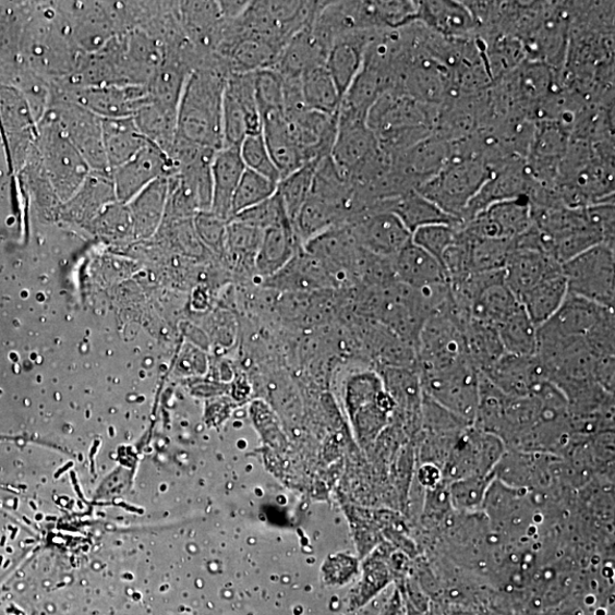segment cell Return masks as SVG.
Masks as SVG:
<instances>
[{"instance_id": "obj_1", "label": "cell", "mask_w": 615, "mask_h": 615, "mask_svg": "<svg viewBox=\"0 0 615 615\" xmlns=\"http://www.w3.org/2000/svg\"><path fill=\"white\" fill-rule=\"evenodd\" d=\"M228 75L215 56L191 72L179 99L174 141L213 150L224 147L222 97Z\"/></svg>"}, {"instance_id": "obj_2", "label": "cell", "mask_w": 615, "mask_h": 615, "mask_svg": "<svg viewBox=\"0 0 615 615\" xmlns=\"http://www.w3.org/2000/svg\"><path fill=\"white\" fill-rule=\"evenodd\" d=\"M27 45L32 72L50 85L67 82L84 57L73 45L55 3L39 7Z\"/></svg>"}, {"instance_id": "obj_3", "label": "cell", "mask_w": 615, "mask_h": 615, "mask_svg": "<svg viewBox=\"0 0 615 615\" xmlns=\"http://www.w3.org/2000/svg\"><path fill=\"white\" fill-rule=\"evenodd\" d=\"M35 148L40 166L62 203L79 191L93 172L58 120L48 111L38 122Z\"/></svg>"}, {"instance_id": "obj_4", "label": "cell", "mask_w": 615, "mask_h": 615, "mask_svg": "<svg viewBox=\"0 0 615 615\" xmlns=\"http://www.w3.org/2000/svg\"><path fill=\"white\" fill-rule=\"evenodd\" d=\"M492 169L475 157H450L447 165L417 191L461 222L469 204L489 181Z\"/></svg>"}, {"instance_id": "obj_5", "label": "cell", "mask_w": 615, "mask_h": 615, "mask_svg": "<svg viewBox=\"0 0 615 615\" xmlns=\"http://www.w3.org/2000/svg\"><path fill=\"white\" fill-rule=\"evenodd\" d=\"M423 395L473 425L480 396V371L471 358L451 367L419 372Z\"/></svg>"}, {"instance_id": "obj_6", "label": "cell", "mask_w": 615, "mask_h": 615, "mask_svg": "<svg viewBox=\"0 0 615 615\" xmlns=\"http://www.w3.org/2000/svg\"><path fill=\"white\" fill-rule=\"evenodd\" d=\"M568 293L595 302L614 311L615 253L614 248L600 244L562 265Z\"/></svg>"}, {"instance_id": "obj_7", "label": "cell", "mask_w": 615, "mask_h": 615, "mask_svg": "<svg viewBox=\"0 0 615 615\" xmlns=\"http://www.w3.org/2000/svg\"><path fill=\"white\" fill-rule=\"evenodd\" d=\"M47 111L58 120L93 172L110 173L102 145L101 119L51 87Z\"/></svg>"}, {"instance_id": "obj_8", "label": "cell", "mask_w": 615, "mask_h": 615, "mask_svg": "<svg viewBox=\"0 0 615 615\" xmlns=\"http://www.w3.org/2000/svg\"><path fill=\"white\" fill-rule=\"evenodd\" d=\"M505 451L496 435L471 425L460 434L443 467L444 482L493 474Z\"/></svg>"}, {"instance_id": "obj_9", "label": "cell", "mask_w": 615, "mask_h": 615, "mask_svg": "<svg viewBox=\"0 0 615 615\" xmlns=\"http://www.w3.org/2000/svg\"><path fill=\"white\" fill-rule=\"evenodd\" d=\"M51 87L100 119L134 118L149 100L146 86Z\"/></svg>"}, {"instance_id": "obj_10", "label": "cell", "mask_w": 615, "mask_h": 615, "mask_svg": "<svg viewBox=\"0 0 615 615\" xmlns=\"http://www.w3.org/2000/svg\"><path fill=\"white\" fill-rule=\"evenodd\" d=\"M55 5L65 22L73 45L83 56L96 53L118 36L102 2H61Z\"/></svg>"}, {"instance_id": "obj_11", "label": "cell", "mask_w": 615, "mask_h": 615, "mask_svg": "<svg viewBox=\"0 0 615 615\" xmlns=\"http://www.w3.org/2000/svg\"><path fill=\"white\" fill-rule=\"evenodd\" d=\"M347 228L359 246L384 260H394L412 241V233L389 212L365 213L350 221Z\"/></svg>"}, {"instance_id": "obj_12", "label": "cell", "mask_w": 615, "mask_h": 615, "mask_svg": "<svg viewBox=\"0 0 615 615\" xmlns=\"http://www.w3.org/2000/svg\"><path fill=\"white\" fill-rule=\"evenodd\" d=\"M489 181L469 204L461 222H467L491 205L529 196L534 181L528 170L526 159L511 156L494 165Z\"/></svg>"}, {"instance_id": "obj_13", "label": "cell", "mask_w": 615, "mask_h": 615, "mask_svg": "<svg viewBox=\"0 0 615 615\" xmlns=\"http://www.w3.org/2000/svg\"><path fill=\"white\" fill-rule=\"evenodd\" d=\"M173 172L168 154L148 142L134 158L110 172L117 201L128 203L149 184Z\"/></svg>"}, {"instance_id": "obj_14", "label": "cell", "mask_w": 615, "mask_h": 615, "mask_svg": "<svg viewBox=\"0 0 615 615\" xmlns=\"http://www.w3.org/2000/svg\"><path fill=\"white\" fill-rule=\"evenodd\" d=\"M461 225L474 238L516 240L532 226L531 204L527 196L498 202Z\"/></svg>"}, {"instance_id": "obj_15", "label": "cell", "mask_w": 615, "mask_h": 615, "mask_svg": "<svg viewBox=\"0 0 615 615\" xmlns=\"http://www.w3.org/2000/svg\"><path fill=\"white\" fill-rule=\"evenodd\" d=\"M611 310L568 293L557 312L538 327V342L584 338Z\"/></svg>"}, {"instance_id": "obj_16", "label": "cell", "mask_w": 615, "mask_h": 615, "mask_svg": "<svg viewBox=\"0 0 615 615\" xmlns=\"http://www.w3.org/2000/svg\"><path fill=\"white\" fill-rule=\"evenodd\" d=\"M508 397H528L550 381L541 359L535 355L504 353L489 370L481 372Z\"/></svg>"}, {"instance_id": "obj_17", "label": "cell", "mask_w": 615, "mask_h": 615, "mask_svg": "<svg viewBox=\"0 0 615 615\" xmlns=\"http://www.w3.org/2000/svg\"><path fill=\"white\" fill-rule=\"evenodd\" d=\"M378 150V142L367 122L338 121V133L330 159L348 182Z\"/></svg>"}, {"instance_id": "obj_18", "label": "cell", "mask_w": 615, "mask_h": 615, "mask_svg": "<svg viewBox=\"0 0 615 615\" xmlns=\"http://www.w3.org/2000/svg\"><path fill=\"white\" fill-rule=\"evenodd\" d=\"M427 31L447 38L477 37L479 24L465 2H418L417 21Z\"/></svg>"}, {"instance_id": "obj_19", "label": "cell", "mask_w": 615, "mask_h": 615, "mask_svg": "<svg viewBox=\"0 0 615 615\" xmlns=\"http://www.w3.org/2000/svg\"><path fill=\"white\" fill-rule=\"evenodd\" d=\"M378 32H354L340 36L328 50L325 67L341 98L364 65L365 51Z\"/></svg>"}, {"instance_id": "obj_20", "label": "cell", "mask_w": 615, "mask_h": 615, "mask_svg": "<svg viewBox=\"0 0 615 615\" xmlns=\"http://www.w3.org/2000/svg\"><path fill=\"white\" fill-rule=\"evenodd\" d=\"M393 270L400 285L418 291L448 284L444 266L413 241H410L395 256Z\"/></svg>"}, {"instance_id": "obj_21", "label": "cell", "mask_w": 615, "mask_h": 615, "mask_svg": "<svg viewBox=\"0 0 615 615\" xmlns=\"http://www.w3.org/2000/svg\"><path fill=\"white\" fill-rule=\"evenodd\" d=\"M504 272L507 287L520 299L543 280L560 273L562 265L543 251L515 243Z\"/></svg>"}, {"instance_id": "obj_22", "label": "cell", "mask_w": 615, "mask_h": 615, "mask_svg": "<svg viewBox=\"0 0 615 615\" xmlns=\"http://www.w3.org/2000/svg\"><path fill=\"white\" fill-rule=\"evenodd\" d=\"M240 147H222L216 152L212 164V213L229 221L232 218L233 198L245 171Z\"/></svg>"}, {"instance_id": "obj_23", "label": "cell", "mask_w": 615, "mask_h": 615, "mask_svg": "<svg viewBox=\"0 0 615 615\" xmlns=\"http://www.w3.org/2000/svg\"><path fill=\"white\" fill-rule=\"evenodd\" d=\"M116 201L111 174L92 172L81 189L62 203V215L75 224L94 222Z\"/></svg>"}, {"instance_id": "obj_24", "label": "cell", "mask_w": 615, "mask_h": 615, "mask_svg": "<svg viewBox=\"0 0 615 615\" xmlns=\"http://www.w3.org/2000/svg\"><path fill=\"white\" fill-rule=\"evenodd\" d=\"M451 157L450 143L433 134L394 159V165L419 188L437 174Z\"/></svg>"}, {"instance_id": "obj_25", "label": "cell", "mask_w": 615, "mask_h": 615, "mask_svg": "<svg viewBox=\"0 0 615 615\" xmlns=\"http://www.w3.org/2000/svg\"><path fill=\"white\" fill-rule=\"evenodd\" d=\"M301 245L291 220L280 221L264 230L253 268L269 278L294 258Z\"/></svg>"}, {"instance_id": "obj_26", "label": "cell", "mask_w": 615, "mask_h": 615, "mask_svg": "<svg viewBox=\"0 0 615 615\" xmlns=\"http://www.w3.org/2000/svg\"><path fill=\"white\" fill-rule=\"evenodd\" d=\"M263 135L280 179L311 164L294 140L284 113L273 112L263 118Z\"/></svg>"}, {"instance_id": "obj_27", "label": "cell", "mask_w": 615, "mask_h": 615, "mask_svg": "<svg viewBox=\"0 0 615 615\" xmlns=\"http://www.w3.org/2000/svg\"><path fill=\"white\" fill-rule=\"evenodd\" d=\"M169 190L170 176L162 177L126 203L135 237L146 239L157 232L165 220Z\"/></svg>"}, {"instance_id": "obj_28", "label": "cell", "mask_w": 615, "mask_h": 615, "mask_svg": "<svg viewBox=\"0 0 615 615\" xmlns=\"http://www.w3.org/2000/svg\"><path fill=\"white\" fill-rule=\"evenodd\" d=\"M373 212L393 213L412 234L417 229L429 225L461 224L459 220L446 215L437 205L417 191L409 192L396 198L378 202L375 204Z\"/></svg>"}, {"instance_id": "obj_29", "label": "cell", "mask_w": 615, "mask_h": 615, "mask_svg": "<svg viewBox=\"0 0 615 615\" xmlns=\"http://www.w3.org/2000/svg\"><path fill=\"white\" fill-rule=\"evenodd\" d=\"M102 145L110 172L130 161L149 142L135 118L101 119Z\"/></svg>"}, {"instance_id": "obj_30", "label": "cell", "mask_w": 615, "mask_h": 615, "mask_svg": "<svg viewBox=\"0 0 615 615\" xmlns=\"http://www.w3.org/2000/svg\"><path fill=\"white\" fill-rule=\"evenodd\" d=\"M267 279L270 287L278 290L310 291L330 287L335 278L314 255L300 251L286 267Z\"/></svg>"}, {"instance_id": "obj_31", "label": "cell", "mask_w": 615, "mask_h": 615, "mask_svg": "<svg viewBox=\"0 0 615 615\" xmlns=\"http://www.w3.org/2000/svg\"><path fill=\"white\" fill-rule=\"evenodd\" d=\"M567 294V280L560 272L526 292L519 301L533 324L540 327L557 312Z\"/></svg>"}, {"instance_id": "obj_32", "label": "cell", "mask_w": 615, "mask_h": 615, "mask_svg": "<svg viewBox=\"0 0 615 615\" xmlns=\"http://www.w3.org/2000/svg\"><path fill=\"white\" fill-rule=\"evenodd\" d=\"M301 92L308 110L337 116L341 96L325 65L316 67L300 76Z\"/></svg>"}, {"instance_id": "obj_33", "label": "cell", "mask_w": 615, "mask_h": 615, "mask_svg": "<svg viewBox=\"0 0 615 615\" xmlns=\"http://www.w3.org/2000/svg\"><path fill=\"white\" fill-rule=\"evenodd\" d=\"M463 333L468 353L480 372L489 370L505 353L495 325L471 317Z\"/></svg>"}, {"instance_id": "obj_34", "label": "cell", "mask_w": 615, "mask_h": 615, "mask_svg": "<svg viewBox=\"0 0 615 615\" xmlns=\"http://www.w3.org/2000/svg\"><path fill=\"white\" fill-rule=\"evenodd\" d=\"M496 327L505 353L526 357L536 354L538 327L522 304Z\"/></svg>"}, {"instance_id": "obj_35", "label": "cell", "mask_w": 615, "mask_h": 615, "mask_svg": "<svg viewBox=\"0 0 615 615\" xmlns=\"http://www.w3.org/2000/svg\"><path fill=\"white\" fill-rule=\"evenodd\" d=\"M521 305L519 299L502 280L485 288L471 304V317L497 326Z\"/></svg>"}, {"instance_id": "obj_36", "label": "cell", "mask_w": 615, "mask_h": 615, "mask_svg": "<svg viewBox=\"0 0 615 615\" xmlns=\"http://www.w3.org/2000/svg\"><path fill=\"white\" fill-rule=\"evenodd\" d=\"M469 248L470 274L503 270L515 249V240L481 239L470 236L461 225Z\"/></svg>"}, {"instance_id": "obj_37", "label": "cell", "mask_w": 615, "mask_h": 615, "mask_svg": "<svg viewBox=\"0 0 615 615\" xmlns=\"http://www.w3.org/2000/svg\"><path fill=\"white\" fill-rule=\"evenodd\" d=\"M319 161L304 165L290 176L280 179L277 195L293 224L303 204L311 197Z\"/></svg>"}, {"instance_id": "obj_38", "label": "cell", "mask_w": 615, "mask_h": 615, "mask_svg": "<svg viewBox=\"0 0 615 615\" xmlns=\"http://www.w3.org/2000/svg\"><path fill=\"white\" fill-rule=\"evenodd\" d=\"M249 114L239 94L227 81L222 97L224 147H240L248 136Z\"/></svg>"}, {"instance_id": "obj_39", "label": "cell", "mask_w": 615, "mask_h": 615, "mask_svg": "<svg viewBox=\"0 0 615 615\" xmlns=\"http://www.w3.org/2000/svg\"><path fill=\"white\" fill-rule=\"evenodd\" d=\"M495 472L485 477L457 480L448 484L451 506L463 515H474L482 509L486 492L495 480Z\"/></svg>"}, {"instance_id": "obj_40", "label": "cell", "mask_w": 615, "mask_h": 615, "mask_svg": "<svg viewBox=\"0 0 615 615\" xmlns=\"http://www.w3.org/2000/svg\"><path fill=\"white\" fill-rule=\"evenodd\" d=\"M277 188L278 183L245 169L233 198L232 218L273 197Z\"/></svg>"}, {"instance_id": "obj_41", "label": "cell", "mask_w": 615, "mask_h": 615, "mask_svg": "<svg viewBox=\"0 0 615 615\" xmlns=\"http://www.w3.org/2000/svg\"><path fill=\"white\" fill-rule=\"evenodd\" d=\"M253 87L256 106L262 118L281 112L284 107L285 80L275 69L253 72Z\"/></svg>"}, {"instance_id": "obj_42", "label": "cell", "mask_w": 615, "mask_h": 615, "mask_svg": "<svg viewBox=\"0 0 615 615\" xmlns=\"http://www.w3.org/2000/svg\"><path fill=\"white\" fill-rule=\"evenodd\" d=\"M263 239V230L251 225L229 220L227 224L226 245L230 254L242 263H251L254 267L256 253Z\"/></svg>"}, {"instance_id": "obj_43", "label": "cell", "mask_w": 615, "mask_h": 615, "mask_svg": "<svg viewBox=\"0 0 615 615\" xmlns=\"http://www.w3.org/2000/svg\"><path fill=\"white\" fill-rule=\"evenodd\" d=\"M460 225L435 224L421 227L412 234V241L442 264L444 254L458 239Z\"/></svg>"}, {"instance_id": "obj_44", "label": "cell", "mask_w": 615, "mask_h": 615, "mask_svg": "<svg viewBox=\"0 0 615 615\" xmlns=\"http://www.w3.org/2000/svg\"><path fill=\"white\" fill-rule=\"evenodd\" d=\"M240 153L246 169L260 173L275 183L280 182V174L270 157L263 134L246 136L240 146Z\"/></svg>"}, {"instance_id": "obj_45", "label": "cell", "mask_w": 615, "mask_h": 615, "mask_svg": "<svg viewBox=\"0 0 615 615\" xmlns=\"http://www.w3.org/2000/svg\"><path fill=\"white\" fill-rule=\"evenodd\" d=\"M98 233L111 240H122L134 234V225L126 203L116 201L100 213L93 222Z\"/></svg>"}, {"instance_id": "obj_46", "label": "cell", "mask_w": 615, "mask_h": 615, "mask_svg": "<svg viewBox=\"0 0 615 615\" xmlns=\"http://www.w3.org/2000/svg\"><path fill=\"white\" fill-rule=\"evenodd\" d=\"M290 219L281 203L279 196L276 194L269 200L255 205V207L248 209L230 220H238L255 228L264 230L284 220Z\"/></svg>"}, {"instance_id": "obj_47", "label": "cell", "mask_w": 615, "mask_h": 615, "mask_svg": "<svg viewBox=\"0 0 615 615\" xmlns=\"http://www.w3.org/2000/svg\"><path fill=\"white\" fill-rule=\"evenodd\" d=\"M227 224L212 212H202L195 216L198 239L218 252L225 250Z\"/></svg>"}, {"instance_id": "obj_48", "label": "cell", "mask_w": 615, "mask_h": 615, "mask_svg": "<svg viewBox=\"0 0 615 615\" xmlns=\"http://www.w3.org/2000/svg\"><path fill=\"white\" fill-rule=\"evenodd\" d=\"M615 359L614 355L598 357L593 378L599 386L614 396L615 388Z\"/></svg>"}, {"instance_id": "obj_49", "label": "cell", "mask_w": 615, "mask_h": 615, "mask_svg": "<svg viewBox=\"0 0 615 615\" xmlns=\"http://www.w3.org/2000/svg\"><path fill=\"white\" fill-rule=\"evenodd\" d=\"M419 479L422 485L427 490H433L444 482L443 471L434 465L424 463L419 472Z\"/></svg>"}, {"instance_id": "obj_50", "label": "cell", "mask_w": 615, "mask_h": 615, "mask_svg": "<svg viewBox=\"0 0 615 615\" xmlns=\"http://www.w3.org/2000/svg\"><path fill=\"white\" fill-rule=\"evenodd\" d=\"M383 615H401V606L398 598L393 600V603L388 606Z\"/></svg>"}]
</instances>
